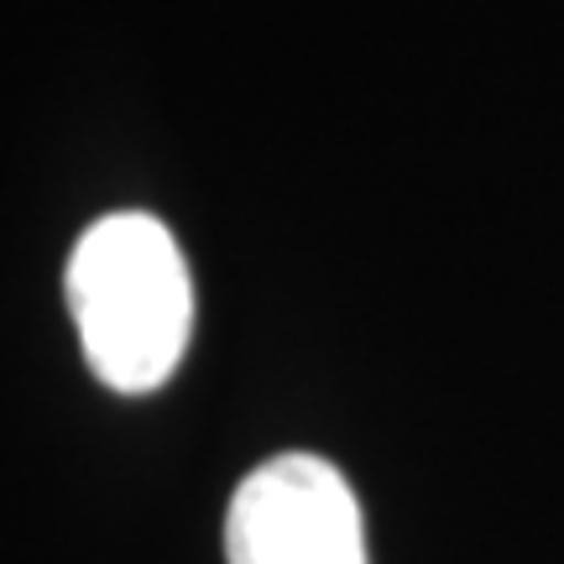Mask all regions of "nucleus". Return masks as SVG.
Here are the masks:
<instances>
[{
  "label": "nucleus",
  "instance_id": "nucleus-2",
  "mask_svg": "<svg viewBox=\"0 0 564 564\" xmlns=\"http://www.w3.org/2000/svg\"><path fill=\"white\" fill-rule=\"evenodd\" d=\"M230 564H366L356 491L319 455L257 465L225 512Z\"/></svg>",
  "mask_w": 564,
  "mask_h": 564
},
{
  "label": "nucleus",
  "instance_id": "nucleus-1",
  "mask_svg": "<svg viewBox=\"0 0 564 564\" xmlns=\"http://www.w3.org/2000/svg\"><path fill=\"white\" fill-rule=\"evenodd\" d=\"M68 314L105 387L167 382L194 329V282L173 230L137 209L95 220L68 257Z\"/></svg>",
  "mask_w": 564,
  "mask_h": 564
}]
</instances>
